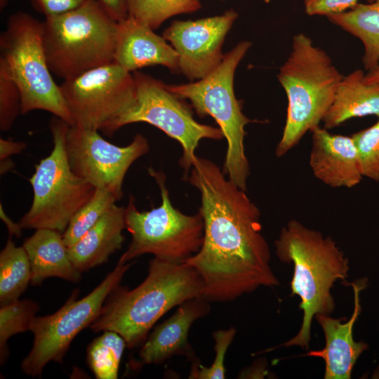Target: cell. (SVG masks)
Instances as JSON below:
<instances>
[{"mask_svg": "<svg viewBox=\"0 0 379 379\" xmlns=\"http://www.w3.org/2000/svg\"><path fill=\"white\" fill-rule=\"evenodd\" d=\"M367 279L346 283L354 291V305L351 317L343 322L329 314H317L315 319L321 326L325 338V346L319 350H312L303 356L320 357L325 363L324 379H350L353 368L363 352L368 348L363 341H355L353 328L359 316L361 307L360 292L366 286Z\"/></svg>", "mask_w": 379, "mask_h": 379, "instance_id": "cell-15", "label": "cell"}, {"mask_svg": "<svg viewBox=\"0 0 379 379\" xmlns=\"http://www.w3.org/2000/svg\"><path fill=\"white\" fill-rule=\"evenodd\" d=\"M6 4V0H0L1 8H4Z\"/></svg>", "mask_w": 379, "mask_h": 379, "instance_id": "cell-38", "label": "cell"}, {"mask_svg": "<svg viewBox=\"0 0 379 379\" xmlns=\"http://www.w3.org/2000/svg\"><path fill=\"white\" fill-rule=\"evenodd\" d=\"M34 9L46 18L74 11L89 0H30Z\"/></svg>", "mask_w": 379, "mask_h": 379, "instance_id": "cell-32", "label": "cell"}, {"mask_svg": "<svg viewBox=\"0 0 379 379\" xmlns=\"http://www.w3.org/2000/svg\"><path fill=\"white\" fill-rule=\"evenodd\" d=\"M60 88L74 126L101 131L135 103L133 74L114 62L63 80Z\"/></svg>", "mask_w": 379, "mask_h": 379, "instance_id": "cell-12", "label": "cell"}, {"mask_svg": "<svg viewBox=\"0 0 379 379\" xmlns=\"http://www.w3.org/2000/svg\"><path fill=\"white\" fill-rule=\"evenodd\" d=\"M277 78L288 98L286 123L275 150L281 157L319 126L343 76L324 50L299 33L293 37L291 52Z\"/></svg>", "mask_w": 379, "mask_h": 379, "instance_id": "cell-4", "label": "cell"}, {"mask_svg": "<svg viewBox=\"0 0 379 379\" xmlns=\"http://www.w3.org/2000/svg\"><path fill=\"white\" fill-rule=\"evenodd\" d=\"M185 178L200 192L204 228L200 250L184 262L202 279L204 297L225 302L261 286H278L260 212L246 191L213 161L199 157Z\"/></svg>", "mask_w": 379, "mask_h": 379, "instance_id": "cell-1", "label": "cell"}, {"mask_svg": "<svg viewBox=\"0 0 379 379\" xmlns=\"http://www.w3.org/2000/svg\"><path fill=\"white\" fill-rule=\"evenodd\" d=\"M335 25L361 40L364 53L362 62L366 70L379 65V0L357 4L352 8L327 17Z\"/></svg>", "mask_w": 379, "mask_h": 379, "instance_id": "cell-22", "label": "cell"}, {"mask_svg": "<svg viewBox=\"0 0 379 379\" xmlns=\"http://www.w3.org/2000/svg\"><path fill=\"white\" fill-rule=\"evenodd\" d=\"M15 166L14 163L10 158L0 160V173L4 175L11 171Z\"/></svg>", "mask_w": 379, "mask_h": 379, "instance_id": "cell-37", "label": "cell"}, {"mask_svg": "<svg viewBox=\"0 0 379 379\" xmlns=\"http://www.w3.org/2000/svg\"><path fill=\"white\" fill-rule=\"evenodd\" d=\"M119 22L98 0L43 21V43L52 74L67 80L114 62Z\"/></svg>", "mask_w": 379, "mask_h": 379, "instance_id": "cell-5", "label": "cell"}, {"mask_svg": "<svg viewBox=\"0 0 379 379\" xmlns=\"http://www.w3.org/2000/svg\"><path fill=\"white\" fill-rule=\"evenodd\" d=\"M147 140L136 134L126 146L104 139L98 130L70 126L66 150L72 171L95 189L109 192L117 199L123 196V182L131 166L149 152Z\"/></svg>", "mask_w": 379, "mask_h": 379, "instance_id": "cell-13", "label": "cell"}, {"mask_svg": "<svg viewBox=\"0 0 379 379\" xmlns=\"http://www.w3.org/2000/svg\"><path fill=\"white\" fill-rule=\"evenodd\" d=\"M39 305L31 300H18L0 308V361L3 366L8 354V340L13 335L30 331Z\"/></svg>", "mask_w": 379, "mask_h": 379, "instance_id": "cell-26", "label": "cell"}, {"mask_svg": "<svg viewBox=\"0 0 379 379\" xmlns=\"http://www.w3.org/2000/svg\"><path fill=\"white\" fill-rule=\"evenodd\" d=\"M359 0H305V10L309 15L326 17L347 11L358 4Z\"/></svg>", "mask_w": 379, "mask_h": 379, "instance_id": "cell-31", "label": "cell"}, {"mask_svg": "<svg viewBox=\"0 0 379 379\" xmlns=\"http://www.w3.org/2000/svg\"><path fill=\"white\" fill-rule=\"evenodd\" d=\"M0 67L20 90L21 114L44 110L74 126L60 86L48 65L43 21L22 11L10 15L0 35Z\"/></svg>", "mask_w": 379, "mask_h": 379, "instance_id": "cell-7", "label": "cell"}, {"mask_svg": "<svg viewBox=\"0 0 379 379\" xmlns=\"http://www.w3.org/2000/svg\"><path fill=\"white\" fill-rule=\"evenodd\" d=\"M22 95L15 81L0 67V130L9 131L21 114Z\"/></svg>", "mask_w": 379, "mask_h": 379, "instance_id": "cell-30", "label": "cell"}, {"mask_svg": "<svg viewBox=\"0 0 379 379\" xmlns=\"http://www.w3.org/2000/svg\"><path fill=\"white\" fill-rule=\"evenodd\" d=\"M262 1H263L265 3H267V4H268V3L270 2V0H262Z\"/></svg>", "mask_w": 379, "mask_h": 379, "instance_id": "cell-39", "label": "cell"}, {"mask_svg": "<svg viewBox=\"0 0 379 379\" xmlns=\"http://www.w3.org/2000/svg\"><path fill=\"white\" fill-rule=\"evenodd\" d=\"M125 207L114 204L74 245L67 248L74 266L81 273L105 264L125 241Z\"/></svg>", "mask_w": 379, "mask_h": 379, "instance_id": "cell-19", "label": "cell"}, {"mask_svg": "<svg viewBox=\"0 0 379 379\" xmlns=\"http://www.w3.org/2000/svg\"><path fill=\"white\" fill-rule=\"evenodd\" d=\"M364 75L363 70L356 69L343 77L323 118L324 128L331 129L355 117L379 118V84H365Z\"/></svg>", "mask_w": 379, "mask_h": 379, "instance_id": "cell-21", "label": "cell"}, {"mask_svg": "<svg viewBox=\"0 0 379 379\" xmlns=\"http://www.w3.org/2000/svg\"><path fill=\"white\" fill-rule=\"evenodd\" d=\"M27 147L24 142L15 141L11 138H0V160L10 158L13 154L22 152Z\"/></svg>", "mask_w": 379, "mask_h": 379, "instance_id": "cell-34", "label": "cell"}, {"mask_svg": "<svg viewBox=\"0 0 379 379\" xmlns=\"http://www.w3.org/2000/svg\"><path fill=\"white\" fill-rule=\"evenodd\" d=\"M114 62L131 73L157 65L179 71L178 55L173 47L154 29L129 16L119 22Z\"/></svg>", "mask_w": 379, "mask_h": 379, "instance_id": "cell-18", "label": "cell"}, {"mask_svg": "<svg viewBox=\"0 0 379 379\" xmlns=\"http://www.w3.org/2000/svg\"><path fill=\"white\" fill-rule=\"evenodd\" d=\"M200 0H128V16L152 29L169 18L197 11Z\"/></svg>", "mask_w": 379, "mask_h": 379, "instance_id": "cell-25", "label": "cell"}, {"mask_svg": "<svg viewBox=\"0 0 379 379\" xmlns=\"http://www.w3.org/2000/svg\"><path fill=\"white\" fill-rule=\"evenodd\" d=\"M274 244L279 260L293 265L291 294L300 298L299 307L303 312L298 333L276 348L298 346L307 350L313 318L330 314L335 308L331 288L338 280L346 281L349 260L331 237H325L296 220L281 229Z\"/></svg>", "mask_w": 379, "mask_h": 379, "instance_id": "cell-3", "label": "cell"}, {"mask_svg": "<svg viewBox=\"0 0 379 379\" xmlns=\"http://www.w3.org/2000/svg\"><path fill=\"white\" fill-rule=\"evenodd\" d=\"M204 282L194 268L154 258L140 284L132 290L119 284L111 291L90 328L95 333L114 331L128 348H134L145 341L167 312L188 300L204 297Z\"/></svg>", "mask_w": 379, "mask_h": 379, "instance_id": "cell-2", "label": "cell"}, {"mask_svg": "<svg viewBox=\"0 0 379 379\" xmlns=\"http://www.w3.org/2000/svg\"><path fill=\"white\" fill-rule=\"evenodd\" d=\"M237 330L233 326L227 329H220L212 333L215 342V358L209 367L204 366L196 358L192 361L190 379H224L226 369L225 368V357L228 347L233 341Z\"/></svg>", "mask_w": 379, "mask_h": 379, "instance_id": "cell-29", "label": "cell"}, {"mask_svg": "<svg viewBox=\"0 0 379 379\" xmlns=\"http://www.w3.org/2000/svg\"><path fill=\"white\" fill-rule=\"evenodd\" d=\"M31 281V268L27 252L7 240L0 253V305L19 300Z\"/></svg>", "mask_w": 379, "mask_h": 379, "instance_id": "cell-23", "label": "cell"}, {"mask_svg": "<svg viewBox=\"0 0 379 379\" xmlns=\"http://www.w3.org/2000/svg\"><path fill=\"white\" fill-rule=\"evenodd\" d=\"M251 46L248 41L239 43L213 71L197 81L166 85L178 98L189 100L199 116L208 115L215 119L227 143L223 172L245 191L250 175L244 149L245 126L252 121L243 114L241 102L235 97L234 77Z\"/></svg>", "mask_w": 379, "mask_h": 379, "instance_id": "cell-6", "label": "cell"}, {"mask_svg": "<svg viewBox=\"0 0 379 379\" xmlns=\"http://www.w3.org/2000/svg\"><path fill=\"white\" fill-rule=\"evenodd\" d=\"M311 132L309 163L314 177L333 188L359 185L363 175L352 137L331 134L319 126Z\"/></svg>", "mask_w": 379, "mask_h": 379, "instance_id": "cell-17", "label": "cell"}, {"mask_svg": "<svg viewBox=\"0 0 379 379\" xmlns=\"http://www.w3.org/2000/svg\"><path fill=\"white\" fill-rule=\"evenodd\" d=\"M135 263L118 261L115 267L87 295L78 299L74 290L64 305L53 314L35 317L30 331L34 334L32 347L21 363L22 371L36 378L41 375L50 361L62 363L74 338L98 317L111 291Z\"/></svg>", "mask_w": 379, "mask_h": 379, "instance_id": "cell-10", "label": "cell"}, {"mask_svg": "<svg viewBox=\"0 0 379 379\" xmlns=\"http://www.w3.org/2000/svg\"><path fill=\"white\" fill-rule=\"evenodd\" d=\"M209 302L199 296L179 305L175 313L156 326L146 338L139 352L141 364H161L174 356H185L191 361L195 359L188 335L192 324L210 313Z\"/></svg>", "mask_w": 379, "mask_h": 379, "instance_id": "cell-16", "label": "cell"}, {"mask_svg": "<svg viewBox=\"0 0 379 379\" xmlns=\"http://www.w3.org/2000/svg\"><path fill=\"white\" fill-rule=\"evenodd\" d=\"M125 340L119 333L105 331L87 347L86 362L97 379H117Z\"/></svg>", "mask_w": 379, "mask_h": 379, "instance_id": "cell-24", "label": "cell"}, {"mask_svg": "<svg viewBox=\"0 0 379 379\" xmlns=\"http://www.w3.org/2000/svg\"><path fill=\"white\" fill-rule=\"evenodd\" d=\"M31 268L32 286L41 285L50 277L77 283L81 273L74 266L68 255L62 233L51 229H38L24 243Z\"/></svg>", "mask_w": 379, "mask_h": 379, "instance_id": "cell-20", "label": "cell"}, {"mask_svg": "<svg viewBox=\"0 0 379 379\" xmlns=\"http://www.w3.org/2000/svg\"><path fill=\"white\" fill-rule=\"evenodd\" d=\"M133 75L137 92L135 103L101 131L111 135L126 125L138 122L158 128L181 145L182 155L179 163L186 174L197 158L195 151L200 140H220L224 138L222 131L197 122L182 99L160 80L139 71L133 72Z\"/></svg>", "mask_w": 379, "mask_h": 379, "instance_id": "cell-11", "label": "cell"}, {"mask_svg": "<svg viewBox=\"0 0 379 379\" xmlns=\"http://www.w3.org/2000/svg\"><path fill=\"white\" fill-rule=\"evenodd\" d=\"M117 201L109 192L95 189L92 198L73 215L62 234L67 247L77 243Z\"/></svg>", "mask_w": 379, "mask_h": 379, "instance_id": "cell-27", "label": "cell"}, {"mask_svg": "<svg viewBox=\"0 0 379 379\" xmlns=\"http://www.w3.org/2000/svg\"><path fill=\"white\" fill-rule=\"evenodd\" d=\"M368 1H370V2H372V1H373L374 0H368Z\"/></svg>", "mask_w": 379, "mask_h": 379, "instance_id": "cell-40", "label": "cell"}, {"mask_svg": "<svg viewBox=\"0 0 379 379\" xmlns=\"http://www.w3.org/2000/svg\"><path fill=\"white\" fill-rule=\"evenodd\" d=\"M364 82L366 84H379V65L373 70L364 75Z\"/></svg>", "mask_w": 379, "mask_h": 379, "instance_id": "cell-36", "label": "cell"}, {"mask_svg": "<svg viewBox=\"0 0 379 379\" xmlns=\"http://www.w3.org/2000/svg\"><path fill=\"white\" fill-rule=\"evenodd\" d=\"M363 177L379 181V119L371 126L351 135Z\"/></svg>", "mask_w": 379, "mask_h": 379, "instance_id": "cell-28", "label": "cell"}, {"mask_svg": "<svg viewBox=\"0 0 379 379\" xmlns=\"http://www.w3.org/2000/svg\"><path fill=\"white\" fill-rule=\"evenodd\" d=\"M149 175L158 185L161 204L150 211H140L130 196L125 207L126 229L131 239L119 261L128 262L145 254L173 262H184L201 248L204 220L199 211L186 215L172 204L166 185V176L149 167Z\"/></svg>", "mask_w": 379, "mask_h": 379, "instance_id": "cell-8", "label": "cell"}, {"mask_svg": "<svg viewBox=\"0 0 379 379\" xmlns=\"http://www.w3.org/2000/svg\"><path fill=\"white\" fill-rule=\"evenodd\" d=\"M238 17L231 9L222 15L197 20L174 21L163 36L178 55V67L190 80L201 79L222 62L225 38Z\"/></svg>", "mask_w": 379, "mask_h": 379, "instance_id": "cell-14", "label": "cell"}, {"mask_svg": "<svg viewBox=\"0 0 379 379\" xmlns=\"http://www.w3.org/2000/svg\"><path fill=\"white\" fill-rule=\"evenodd\" d=\"M49 126L53 147L35 166L29 179L33 200L18 222L23 230L46 228L63 234L73 215L92 198L95 188L70 168L66 150L70 125L53 116Z\"/></svg>", "mask_w": 379, "mask_h": 379, "instance_id": "cell-9", "label": "cell"}, {"mask_svg": "<svg viewBox=\"0 0 379 379\" xmlns=\"http://www.w3.org/2000/svg\"><path fill=\"white\" fill-rule=\"evenodd\" d=\"M0 217L7 227L9 237L15 236L19 238L22 236V230H23L19 222H14L6 213L2 204H0Z\"/></svg>", "mask_w": 379, "mask_h": 379, "instance_id": "cell-35", "label": "cell"}, {"mask_svg": "<svg viewBox=\"0 0 379 379\" xmlns=\"http://www.w3.org/2000/svg\"><path fill=\"white\" fill-rule=\"evenodd\" d=\"M107 11L118 22L128 17V0H98Z\"/></svg>", "mask_w": 379, "mask_h": 379, "instance_id": "cell-33", "label": "cell"}]
</instances>
